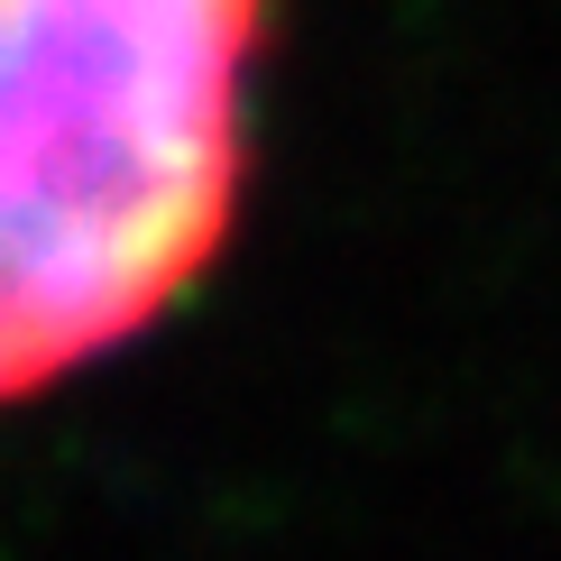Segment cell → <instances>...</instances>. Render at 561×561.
I'll use <instances>...</instances> for the list:
<instances>
[{
    "label": "cell",
    "instance_id": "6da1fadb",
    "mask_svg": "<svg viewBox=\"0 0 561 561\" xmlns=\"http://www.w3.org/2000/svg\"><path fill=\"white\" fill-rule=\"evenodd\" d=\"M267 0H0V405L203 286L249 184Z\"/></svg>",
    "mask_w": 561,
    "mask_h": 561
}]
</instances>
